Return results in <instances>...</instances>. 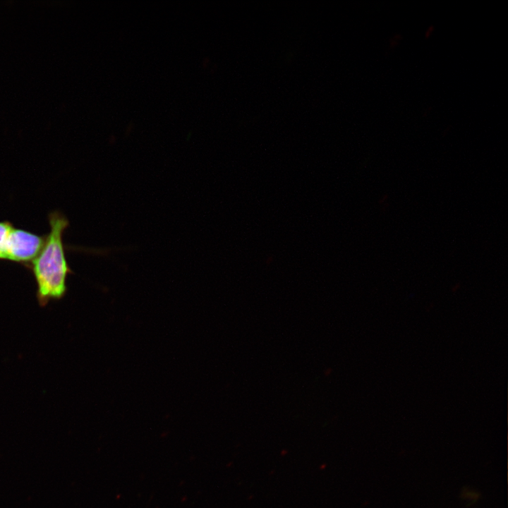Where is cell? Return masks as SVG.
<instances>
[{
	"label": "cell",
	"mask_w": 508,
	"mask_h": 508,
	"mask_svg": "<svg viewBox=\"0 0 508 508\" xmlns=\"http://www.w3.org/2000/svg\"><path fill=\"white\" fill-rule=\"evenodd\" d=\"M12 224L7 221L0 222V260H5V250L8 237L12 229Z\"/></svg>",
	"instance_id": "3957f363"
},
{
	"label": "cell",
	"mask_w": 508,
	"mask_h": 508,
	"mask_svg": "<svg viewBox=\"0 0 508 508\" xmlns=\"http://www.w3.org/2000/svg\"><path fill=\"white\" fill-rule=\"evenodd\" d=\"M44 240L43 236L13 227L6 241L5 260L24 263L32 261L42 249Z\"/></svg>",
	"instance_id": "7a4b0ae2"
},
{
	"label": "cell",
	"mask_w": 508,
	"mask_h": 508,
	"mask_svg": "<svg viewBox=\"0 0 508 508\" xmlns=\"http://www.w3.org/2000/svg\"><path fill=\"white\" fill-rule=\"evenodd\" d=\"M50 231L37 257L32 261V271L37 284L36 297L40 307L64 297L67 291L68 267L63 243V234L68 226L67 218L60 212L49 214Z\"/></svg>",
	"instance_id": "6da1fadb"
}]
</instances>
